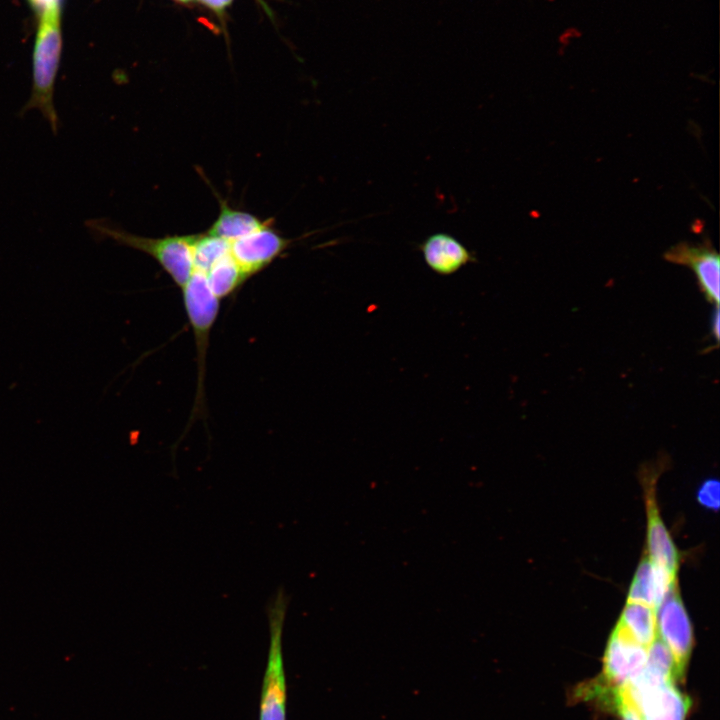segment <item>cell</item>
<instances>
[{
  "label": "cell",
  "instance_id": "obj_1",
  "mask_svg": "<svg viewBox=\"0 0 720 720\" xmlns=\"http://www.w3.org/2000/svg\"><path fill=\"white\" fill-rule=\"evenodd\" d=\"M39 16L33 51L31 94L19 115L23 117L29 110H39L52 133L57 135L60 121L54 104V89L62 49L60 2L44 7L39 11Z\"/></svg>",
  "mask_w": 720,
  "mask_h": 720
},
{
  "label": "cell",
  "instance_id": "obj_2",
  "mask_svg": "<svg viewBox=\"0 0 720 720\" xmlns=\"http://www.w3.org/2000/svg\"><path fill=\"white\" fill-rule=\"evenodd\" d=\"M85 225L95 238L112 239L151 256L180 288L192 274L194 234L161 238L140 236L116 227L106 219H90Z\"/></svg>",
  "mask_w": 720,
  "mask_h": 720
},
{
  "label": "cell",
  "instance_id": "obj_3",
  "mask_svg": "<svg viewBox=\"0 0 720 720\" xmlns=\"http://www.w3.org/2000/svg\"><path fill=\"white\" fill-rule=\"evenodd\" d=\"M288 597L279 587L266 605L269 625V650L263 679L259 720H285V675L282 635Z\"/></svg>",
  "mask_w": 720,
  "mask_h": 720
},
{
  "label": "cell",
  "instance_id": "obj_4",
  "mask_svg": "<svg viewBox=\"0 0 720 720\" xmlns=\"http://www.w3.org/2000/svg\"><path fill=\"white\" fill-rule=\"evenodd\" d=\"M625 691L642 720H685L691 706L674 682L647 666Z\"/></svg>",
  "mask_w": 720,
  "mask_h": 720
},
{
  "label": "cell",
  "instance_id": "obj_5",
  "mask_svg": "<svg viewBox=\"0 0 720 720\" xmlns=\"http://www.w3.org/2000/svg\"><path fill=\"white\" fill-rule=\"evenodd\" d=\"M181 289L197 349L198 387L194 409L200 412L204 402V376L209 335L219 312L220 300L211 291L205 274L196 269H193L190 278Z\"/></svg>",
  "mask_w": 720,
  "mask_h": 720
},
{
  "label": "cell",
  "instance_id": "obj_6",
  "mask_svg": "<svg viewBox=\"0 0 720 720\" xmlns=\"http://www.w3.org/2000/svg\"><path fill=\"white\" fill-rule=\"evenodd\" d=\"M662 462L644 465L640 471L647 514L646 556L655 565L677 576L679 552L660 515L655 492V484L660 473L658 467Z\"/></svg>",
  "mask_w": 720,
  "mask_h": 720
},
{
  "label": "cell",
  "instance_id": "obj_7",
  "mask_svg": "<svg viewBox=\"0 0 720 720\" xmlns=\"http://www.w3.org/2000/svg\"><path fill=\"white\" fill-rule=\"evenodd\" d=\"M657 637L671 651L679 679L686 671L694 644L690 617L675 586L656 610Z\"/></svg>",
  "mask_w": 720,
  "mask_h": 720
},
{
  "label": "cell",
  "instance_id": "obj_8",
  "mask_svg": "<svg viewBox=\"0 0 720 720\" xmlns=\"http://www.w3.org/2000/svg\"><path fill=\"white\" fill-rule=\"evenodd\" d=\"M646 660L647 647L633 641L615 625L604 653L603 673L593 681L605 690L616 691L640 674Z\"/></svg>",
  "mask_w": 720,
  "mask_h": 720
},
{
  "label": "cell",
  "instance_id": "obj_9",
  "mask_svg": "<svg viewBox=\"0 0 720 720\" xmlns=\"http://www.w3.org/2000/svg\"><path fill=\"white\" fill-rule=\"evenodd\" d=\"M290 240L280 235L271 220L253 232L230 242V252L249 279L261 272L289 247Z\"/></svg>",
  "mask_w": 720,
  "mask_h": 720
},
{
  "label": "cell",
  "instance_id": "obj_10",
  "mask_svg": "<svg viewBox=\"0 0 720 720\" xmlns=\"http://www.w3.org/2000/svg\"><path fill=\"white\" fill-rule=\"evenodd\" d=\"M664 259L690 268L705 298L719 305L720 257L709 240L700 244L679 242L664 253Z\"/></svg>",
  "mask_w": 720,
  "mask_h": 720
},
{
  "label": "cell",
  "instance_id": "obj_11",
  "mask_svg": "<svg viewBox=\"0 0 720 720\" xmlns=\"http://www.w3.org/2000/svg\"><path fill=\"white\" fill-rule=\"evenodd\" d=\"M677 585V576L652 563L645 554L630 584L627 601L641 603L657 610Z\"/></svg>",
  "mask_w": 720,
  "mask_h": 720
},
{
  "label": "cell",
  "instance_id": "obj_12",
  "mask_svg": "<svg viewBox=\"0 0 720 720\" xmlns=\"http://www.w3.org/2000/svg\"><path fill=\"white\" fill-rule=\"evenodd\" d=\"M419 248L427 266L440 275L453 274L475 260L461 242L443 232L430 235Z\"/></svg>",
  "mask_w": 720,
  "mask_h": 720
},
{
  "label": "cell",
  "instance_id": "obj_13",
  "mask_svg": "<svg viewBox=\"0 0 720 720\" xmlns=\"http://www.w3.org/2000/svg\"><path fill=\"white\" fill-rule=\"evenodd\" d=\"M616 626L633 641L648 648L657 637L656 610L627 601Z\"/></svg>",
  "mask_w": 720,
  "mask_h": 720
},
{
  "label": "cell",
  "instance_id": "obj_14",
  "mask_svg": "<svg viewBox=\"0 0 720 720\" xmlns=\"http://www.w3.org/2000/svg\"><path fill=\"white\" fill-rule=\"evenodd\" d=\"M219 203V214L207 232L229 243L266 223L265 220L263 221L249 212L232 208L225 200L220 199Z\"/></svg>",
  "mask_w": 720,
  "mask_h": 720
},
{
  "label": "cell",
  "instance_id": "obj_15",
  "mask_svg": "<svg viewBox=\"0 0 720 720\" xmlns=\"http://www.w3.org/2000/svg\"><path fill=\"white\" fill-rule=\"evenodd\" d=\"M203 273L211 291L219 300L232 295L248 280L230 251L219 257Z\"/></svg>",
  "mask_w": 720,
  "mask_h": 720
},
{
  "label": "cell",
  "instance_id": "obj_16",
  "mask_svg": "<svg viewBox=\"0 0 720 720\" xmlns=\"http://www.w3.org/2000/svg\"><path fill=\"white\" fill-rule=\"evenodd\" d=\"M230 251V243L208 232L194 234L193 269L206 270L222 255Z\"/></svg>",
  "mask_w": 720,
  "mask_h": 720
},
{
  "label": "cell",
  "instance_id": "obj_17",
  "mask_svg": "<svg viewBox=\"0 0 720 720\" xmlns=\"http://www.w3.org/2000/svg\"><path fill=\"white\" fill-rule=\"evenodd\" d=\"M719 481L715 478L704 480L696 492L697 502L708 510L717 511L719 507Z\"/></svg>",
  "mask_w": 720,
  "mask_h": 720
},
{
  "label": "cell",
  "instance_id": "obj_18",
  "mask_svg": "<svg viewBox=\"0 0 720 720\" xmlns=\"http://www.w3.org/2000/svg\"><path fill=\"white\" fill-rule=\"evenodd\" d=\"M610 709L617 711L622 720H642V717L628 699L625 687L616 692Z\"/></svg>",
  "mask_w": 720,
  "mask_h": 720
},
{
  "label": "cell",
  "instance_id": "obj_19",
  "mask_svg": "<svg viewBox=\"0 0 720 720\" xmlns=\"http://www.w3.org/2000/svg\"><path fill=\"white\" fill-rule=\"evenodd\" d=\"M719 322H720L719 307L715 306L714 310L712 311L711 318H710V330H711L712 336L716 339V341L719 340Z\"/></svg>",
  "mask_w": 720,
  "mask_h": 720
},
{
  "label": "cell",
  "instance_id": "obj_20",
  "mask_svg": "<svg viewBox=\"0 0 720 720\" xmlns=\"http://www.w3.org/2000/svg\"><path fill=\"white\" fill-rule=\"evenodd\" d=\"M199 1H201L206 6H208L209 8L213 9L216 12L223 11L232 2V0H199Z\"/></svg>",
  "mask_w": 720,
  "mask_h": 720
},
{
  "label": "cell",
  "instance_id": "obj_21",
  "mask_svg": "<svg viewBox=\"0 0 720 720\" xmlns=\"http://www.w3.org/2000/svg\"><path fill=\"white\" fill-rule=\"evenodd\" d=\"M32 6L37 9L38 11H41L44 7L55 3L60 2V0H29Z\"/></svg>",
  "mask_w": 720,
  "mask_h": 720
},
{
  "label": "cell",
  "instance_id": "obj_22",
  "mask_svg": "<svg viewBox=\"0 0 720 720\" xmlns=\"http://www.w3.org/2000/svg\"><path fill=\"white\" fill-rule=\"evenodd\" d=\"M178 1H181V2H189V1H191V0H178Z\"/></svg>",
  "mask_w": 720,
  "mask_h": 720
}]
</instances>
